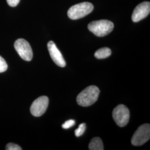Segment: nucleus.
Returning a JSON list of instances; mask_svg holds the SVG:
<instances>
[{
  "label": "nucleus",
  "mask_w": 150,
  "mask_h": 150,
  "mask_svg": "<svg viewBox=\"0 0 150 150\" xmlns=\"http://www.w3.org/2000/svg\"><path fill=\"white\" fill-rule=\"evenodd\" d=\"M100 91L96 86H88L80 92L77 97V103L83 107L90 106L96 102Z\"/></svg>",
  "instance_id": "obj_1"
},
{
  "label": "nucleus",
  "mask_w": 150,
  "mask_h": 150,
  "mask_svg": "<svg viewBox=\"0 0 150 150\" xmlns=\"http://www.w3.org/2000/svg\"><path fill=\"white\" fill-rule=\"evenodd\" d=\"M114 25L107 20H101L90 22L88 25V30L98 37H104L112 31Z\"/></svg>",
  "instance_id": "obj_2"
},
{
  "label": "nucleus",
  "mask_w": 150,
  "mask_h": 150,
  "mask_svg": "<svg viewBox=\"0 0 150 150\" xmlns=\"http://www.w3.org/2000/svg\"><path fill=\"white\" fill-rule=\"evenodd\" d=\"M93 10V5L88 2L78 4L71 7L67 11L70 19L78 20L87 16Z\"/></svg>",
  "instance_id": "obj_3"
},
{
  "label": "nucleus",
  "mask_w": 150,
  "mask_h": 150,
  "mask_svg": "<svg viewBox=\"0 0 150 150\" xmlns=\"http://www.w3.org/2000/svg\"><path fill=\"white\" fill-rule=\"evenodd\" d=\"M150 138V124H144L140 126L134 132L131 139V143L134 146H139L147 142Z\"/></svg>",
  "instance_id": "obj_4"
},
{
  "label": "nucleus",
  "mask_w": 150,
  "mask_h": 150,
  "mask_svg": "<svg viewBox=\"0 0 150 150\" xmlns=\"http://www.w3.org/2000/svg\"><path fill=\"white\" fill-rule=\"evenodd\" d=\"M112 117L116 123L120 127H125L129 120V111L128 108L123 105H119L112 112Z\"/></svg>",
  "instance_id": "obj_5"
},
{
  "label": "nucleus",
  "mask_w": 150,
  "mask_h": 150,
  "mask_svg": "<svg viewBox=\"0 0 150 150\" xmlns=\"http://www.w3.org/2000/svg\"><path fill=\"white\" fill-rule=\"evenodd\" d=\"M14 47L17 52L22 59L27 61H31L33 57V52L30 43L26 40L20 38L17 40Z\"/></svg>",
  "instance_id": "obj_6"
},
{
  "label": "nucleus",
  "mask_w": 150,
  "mask_h": 150,
  "mask_svg": "<svg viewBox=\"0 0 150 150\" xmlns=\"http://www.w3.org/2000/svg\"><path fill=\"white\" fill-rule=\"evenodd\" d=\"M49 99L46 96L40 97L36 99L31 105L30 111L33 116L40 117L46 112L48 106Z\"/></svg>",
  "instance_id": "obj_7"
},
{
  "label": "nucleus",
  "mask_w": 150,
  "mask_h": 150,
  "mask_svg": "<svg viewBox=\"0 0 150 150\" xmlns=\"http://www.w3.org/2000/svg\"><path fill=\"white\" fill-rule=\"evenodd\" d=\"M150 2H144L137 6L132 15V20L137 22L144 19L150 13Z\"/></svg>",
  "instance_id": "obj_8"
},
{
  "label": "nucleus",
  "mask_w": 150,
  "mask_h": 150,
  "mask_svg": "<svg viewBox=\"0 0 150 150\" xmlns=\"http://www.w3.org/2000/svg\"><path fill=\"white\" fill-rule=\"evenodd\" d=\"M47 48L50 56L54 62L61 67H65L66 63L55 43L52 41H49L47 43Z\"/></svg>",
  "instance_id": "obj_9"
},
{
  "label": "nucleus",
  "mask_w": 150,
  "mask_h": 150,
  "mask_svg": "<svg viewBox=\"0 0 150 150\" xmlns=\"http://www.w3.org/2000/svg\"><path fill=\"white\" fill-rule=\"evenodd\" d=\"M88 148L90 150H104L103 142L100 137H94L91 139Z\"/></svg>",
  "instance_id": "obj_10"
},
{
  "label": "nucleus",
  "mask_w": 150,
  "mask_h": 150,
  "mask_svg": "<svg viewBox=\"0 0 150 150\" xmlns=\"http://www.w3.org/2000/svg\"><path fill=\"white\" fill-rule=\"evenodd\" d=\"M111 50L108 47L100 48L95 53V56L97 59H104L111 54Z\"/></svg>",
  "instance_id": "obj_11"
},
{
  "label": "nucleus",
  "mask_w": 150,
  "mask_h": 150,
  "mask_svg": "<svg viewBox=\"0 0 150 150\" xmlns=\"http://www.w3.org/2000/svg\"><path fill=\"white\" fill-rule=\"evenodd\" d=\"M86 124L85 123H82L79 125V127L78 129L75 130V133L76 136L80 137L83 134L86 130Z\"/></svg>",
  "instance_id": "obj_12"
},
{
  "label": "nucleus",
  "mask_w": 150,
  "mask_h": 150,
  "mask_svg": "<svg viewBox=\"0 0 150 150\" xmlns=\"http://www.w3.org/2000/svg\"><path fill=\"white\" fill-rule=\"evenodd\" d=\"M8 68V66L5 59L0 56V73L6 71Z\"/></svg>",
  "instance_id": "obj_13"
},
{
  "label": "nucleus",
  "mask_w": 150,
  "mask_h": 150,
  "mask_svg": "<svg viewBox=\"0 0 150 150\" xmlns=\"http://www.w3.org/2000/svg\"><path fill=\"white\" fill-rule=\"evenodd\" d=\"M6 150H21V147L19 145L13 143H9L6 146Z\"/></svg>",
  "instance_id": "obj_14"
},
{
  "label": "nucleus",
  "mask_w": 150,
  "mask_h": 150,
  "mask_svg": "<svg viewBox=\"0 0 150 150\" xmlns=\"http://www.w3.org/2000/svg\"><path fill=\"white\" fill-rule=\"evenodd\" d=\"M75 125V120H68V121H66L62 125V127L63 129H69L71 128V127H72V126H74Z\"/></svg>",
  "instance_id": "obj_15"
},
{
  "label": "nucleus",
  "mask_w": 150,
  "mask_h": 150,
  "mask_svg": "<svg viewBox=\"0 0 150 150\" xmlns=\"http://www.w3.org/2000/svg\"><path fill=\"white\" fill-rule=\"evenodd\" d=\"M20 0H7V4L11 7H16L19 4Z\"/></svg>",
  "instance_id": "obj_16"
}]
</instances>
